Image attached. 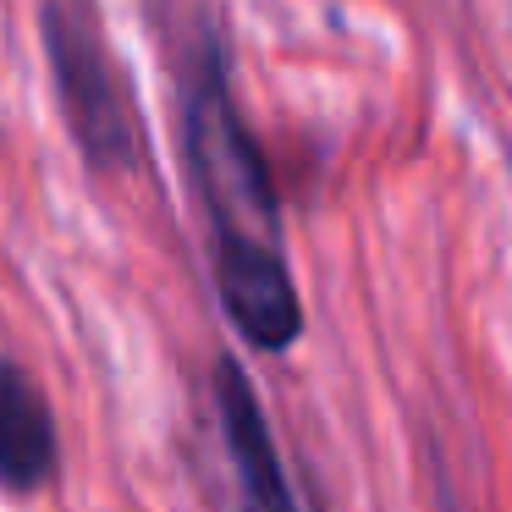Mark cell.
<instances>
[{
  "mask_svg": "<svg viewBox=\"0 0 512 512\" xmlns=\"http://www.w3.org/2000/svg\"><path fill=\"white\" fill-rule=\"evenodd\" d=\"M215 419H221V446L232 457V479L243 512H298L287 485V468H281L276 435H270L265 402H259L254 380L243 375L237 358H215Z\"/></svg>",
  "mask_w": 512,
  "mask_h": 512,
  "instance_id": "cell-3",
  "label": "cell"
},
{
  "mask_svg": "<svg viewBox=\"0 0 512 512\" xmlns=\"http://www.w3.org/2000/svg\"><path fill=\"white\" fill-rule=\"evenodd\" d=\"M215 298L226 320L265 353H287L303 336V298L287 270L281 248H237V254H210Z\"/></svg>",
  "mask_w": 512,
  "mask_h": 512,
  "instance_id": "cell-4",
  "label": "cell"
},
{
  "mask_svg": "<svg viewBox=\"0 0 512 512\" xmlns=\"http://www.w3.org/2000/svg\"><path fill=\"white\" fill-rule=\"evenodd\" d=\"M182 160H188L193 193H199L210 254L237 248H281V204L270 182L265 149L248 133L243 111L226 78V45L204 39L199 61L188 67L182 89Z\"/></svg>",
  "mask_w": 512,
  "mask_h": 512,
  "instance_id": "cell-1",
  "label": "cell"
},
{
  "mask_svg": "<svg viewBox=\"0 0 512 512\" xmlns=\"http://www.w3.org/2000/svg\"><path fill=\"white\" fill-rule=\"evenodd\" d=\"M56 463L61 446L45 391L34 386V375L23 364L0 358V490L34 496L56 479Z\"/></svg>",
  "mask_w": 512,
  "mask_h": 512,
  "instance_id": "cell-5",
  "label": "cell"
},
{
  "mask_svg": "<svg viewBox=\"0 0 512 512\" xmlns=\"http://www.w3.org/2000/svg\"><path fill=\"white\" fill-rule=\"evenodd\" d=\"M39 34H45V61L50 78H56L67 127L78 138V155L100 177H127L144 160V133H138V105L122 89V72H116L94 17L72 0H45Z\"/></svg>",
  "mask_w": 512,
  "mask_h": 512,
  "instance_id": "cell-2",
  "label": "cell"
}]
</instances>
